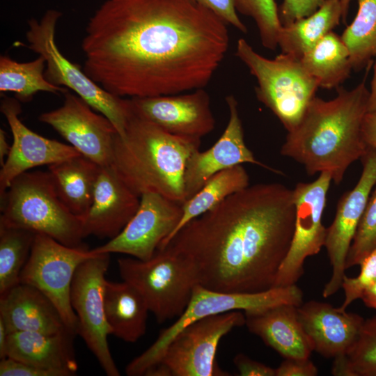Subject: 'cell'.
<instances>
[{
  "instance_id": "1",
  "label": "cell",
  "mask_w": 376,
  "mask_h": 376,
  "mask_svg": "<svg viewBox=\"0 0 376 376\" xmlns=\"http://www.w3.org/2000/svg\"><path fill=\"white\" fill-rule=\"evenodd\" d=\"M226 24L194 0H107L86 25L83 70L120 97L203 88L228 51Z\"/></svg>"
},
{
  "instance_id": "2",
  "label": "cell",
  "mask_w": 376,
  "mask_h": 376,
  "mask_svg": "<svg viewBox=\"0 0 376 376\" xmlns=\"http://www.w3.org/2000/svg\"><path fill=\"white\" fill-rule=\"evenodd\" d=\"M295 218L293 189L278 182L249 185L188 222L164 247L191 259L203 287L264 291L273 288L289 251Z\"/></svg>"
},
{
  "instance_id": "3",
  "label": "cell",
  "mask_w": 376,
  "mask_h": 376,
  "mask_svg": "<svg viewBox=\"0 0 376 376\" xmlns=\"http://www.w3.org/2000/svg\"><path fill=\"white\" fill-rule=\"evenodd\" d=\"M372 63L354 88L340 86L335 98L326 101L315 96L311 100L298 125L288 132L281 155L301 164L309 175L327 172L336 185L342 182L348 167L368 150L362 125L368 113L366 83Z\"/></svg>"
},
{
  "instance_id": "4",
  "label": "cell",
  "mask_w": 376,
  "mask_h": 376,
  "mask_svg": "<svg viewBox=\"0 0 376 376\" xmlns=\"http://www.w3.org/2000/svg\"><path fill=\"white\" fill-rule=\"evenodd\" d=\"M200 146V139L171 134L132 107L124 134L115 137L111 165L139 196L153 192L182 204L187 162Z\"/></svg>"
},
{
  "instance_id": "5",
  "label": "cell",
  "mask_w": 376,
  "mask_h": 376,
  "mask_svg": "<svg viewBox=\"0 0 376 376\" xmlns=\"http://www.w3.org/2000/svg\"><path fill=\"white\" fill-rule=\"evenodd\" d=\"M0 197V224L44 234L65 246H84L83 219L62 202L49 171L19 175Z\"/></svg>"
},
{
  "instance_id": "6",
  "label": "cell",
  "mask_w": 376,
  "mask_h": 376,
  "mask_svg": "<svg viewBox=\"0 0 376 376\" xmlns=\"http://www.w3.org/2000/svg\"><path fill=\"white\" fill-rule=\"evenodd\" d=\"M117 263L123 281L136 289L159 324L181 315L199 284L194 263L169 246L146 260L127 257Z\"/></svg>"
},
{
  "instance_id": "7",
  "label": "cell",
  "mask_w": 376,
  "mask_h": 376,
  "mask_svg": "<svg viewBox=\"0 0 376 376\" xmlns=\"http://www.w3.org/2000/svg\"><path fill=\"white\" fill-rule=\"evenodd\" d=\"M235 54L257 80V99L277 117L288 132L292 130L319 88L300 58L284 53L273 59L265 58L244 38L238 40Z\"/></svg>"
},
{
  "instance_id": "8",
  "label": "cell",
  "mask_w": 376,
  "mask_h": 376,
  "mask_svg": "<svg viewBox=\"0 0 376 376\" xmlns=\"http://www.w3.org/2000/svg\"><path fill=\"white\" fill-rule=\"evenodd\" d=\"M302 302L303 292L296 284L256 292H220L197 284L182 315L162 330L146 351L127 364L125 373L129 376L143 375L148 368L158 363L173 338L195 321L233 311L253 313L284 304L299 306Z\"/></svg>"
},
{
  "instance_id": "9",
  "label": "cell",
  "mask_w": 376,
  "mask_h": 376,
  "mask_svg": "<svg viewBox=\"0 0 376 376\" xmlns=\"http://www.w3.org/2000/svg\"><path fill=\"white\" fill-rule=\"evenodd\" d=\"M61 15L56 10L49 9L40 20L29 19L26 32L28 48L45 60V76L50 83L75 92L94 110L106 116L118 135L123 136L132 110L130 99L105 91L60 52L55 33Z\"/></svg>"
},
{
  "instance_id": "10",
  "label": "cell",
  "mask_w": 376,
  "mask_h": 376,
  "mask_svg": "<svg viewBox=\"0 0 376 376\" xmlns=\"http://www.w3.org/2000/svg\"><path fill=\"white\" fill-rule=\"evenodd\" d=\"M233 311L205 317L189 324L170 342L162 358L146 376H227L218 366L217 347L221 338L245 324V314Z\"/></svg>"
},
{
  "instance_id": "11",
  "label": "cell",
  "mask_w": 376,
  "mask_h": 376,
  "mask_svg": "<svg viewBox=\"0 0 376 376\" xmlns=\"http://www.w3.org/2000/svg\"><path fill=\"white\" fill-rule=\"evenodd\" d=\"M95 254L86 246L71 247L36 233L19 283L43 293L55 306L68 329L78 334V320L70 301V290L78 266Z\"/></svg>"
},
{
  "instance_id": "12",
  "label": "cell",
  "mask_w": 376,
  "mask_h": 376,
  "mask_svg": "<svg viewBox=\"0 0 376 376\" xmlns=\"http://www.w3.org/2000/svg\"><path fill=\"white\" fill-rule=\"evenodd\" d=\"M110 253H95L75 271L70 290L72 307L78 320V334L108 376L120 375L111 354L108 336L111 330L104 308L106 274Z\"/></svg>"
},
{
  "instance_id": "13",
  "label": "cell",
  "mask_w": 376,
  "mask_h": 376,
  "mask_svg": "<svg viewBox=\"0 0 376 376\" xmlns=\"http://www.w3.org/2000/svg\"><path fill=\"white\" fill-rule=\"evenodd\" d=\"M331 181L329 173L322 172L314 181L299 182L293 189L295 231L273 287L296 284L304 274L306 259L318 254L324 246L327 228L322 224V214Z\"/></svg>"
},
{
  "instance_id": "14",
  "label": "cell",
  "mask_w": 376,
  "mask_h": 376,
  "mask_svg": "<svg viewBox=\"0 0 376 376\" xmlns=\"http://www.w3.org/2000/svg\"><path fill=\"white\" fill-rule=\"evenodd\" d=\"M182 215V204L159 194L140 197L139 208L123 230L95 249V253H122L146 260L171 237Z\"/></svg>"
},
{
  "instance_id": "15",
  "label": "cell",
  "mask_w": 376,
  "mask_h": 376,
  "mask_svg": "<svg viewBox=\"0 0 376 376\" xmlns=\"http://www.w3.org/2000/svg\"><path fill=\"white\" fill-rule=\"evenodd\" d=\"M63 94V104L40 114L39 120L50 125L82 155L99 166L111 165L118 134L112 123L68 89Z\"/></svg>"
},
{
  "instance_id": "16",
  "label": "cell",
  "mask_w": 376,
  "mask_h": 376,
  "mask_svg": "<svg viewBox=\"0 0 376 376\" xmlns=\"http://www.w3.org/2000/svg\"><path fill=\"white\" fill-rule=\"evenodd\" d=\"M361 160L363 170L357 185L340 197L334 221L327 228L324 247L332 272L322 291L324 298L332 296L342 288L349 249L376 185V149L368 147Z\"/></svg>"
},
{
  "instance_id": "17",
  "label": "cell",
  "mask_w": 376,
  "mask_h": 376,
  "mask_svg": "<svg viewBox=\"0 0 376 376\" xmlns=\"http://www.w3.org/2000/svg\"><path fill=\"white\" fill-rule=\"evenodd\" d=\"M130 101L134 112L175 136L201 139L215 127L210 97L204 88Z\"/></svg>"
},
{
  "instance_id": "18",
  "label": "cell",
  "mask_w": 376,
  "mask_h": 376,
  "mask_svg": "<svg viewBox=\"0 0 376 376\" xmlns=\"http://www.w3.org/2000/svg\"><path fill=\"white\" fill-rule=\"evenodd\" d=\"M226 101L229 119L221 136L209 149L194 152L187 162L184 174L186 201L195 195L211 176L237 165L249 163L282 173L255 158L244 141L237 100L230 95Z\"/></svg>"
},
{
  "instance_id": "19",
  "label": "cell",
  "mask_w": 376,
  "mask_h": 376,
  "mask_svg": "<svg viewBox=\"0 0 376 376\" xmlns=\"http://www.w3.org/2000/svg\"><path fill=\"white\" fill-rule=\"evenodd\" d=\"M1 111L10 126L13 141L0 171V196L15 178L30 169L81 155L70 144L45 138L29 129L19 118L21 107L17 100L4 98Z\"/></svg>"
},
{
  "instance_id": "20",
  "label": "cell",
  "mask_w": 376,
  "mask_h": 376,
  "mask_svg": "<svg viewBox=\"0 0 376 376\" xmlns=\"http://www.w3.org/2000/svg\"><path fill=\"white\" fill-rule=\"evenodd\" d=\"M139 204L140 196L124 182L111 165L101 166L92 204L83 219L85 236L115 237L134 215Z\"/></svg>"
},
{
  "instance_id": "21",
  "label": "cell",
  "mask_w": 376,
  "mask_h": 376,
  "mask_svg": "<svg viewBox=\"0 0 376 376\" xmlns=\"http://www.w3.org/2000/svg\"><path fill=\"white\" fill-rule=\"evenodd\" d=\"M300 322L313 351L325 358L347 354L357 340L364 319L330 304L309 301L297 308Z\"/></svg>"
},
{
  "instance_id": "22",
  "label": "cell",
  "mask_w": 376,
  "mask_h": 376,
  "mask_svg": "<svg viewBox=\"0 0 376 376\" xmlns=\"http://www.w3.org/2000/svg\"><path fill=\"white\" fill-rule=\"evenodd\" d=\"M0 319L8 334L70 331L52 302L37 288L22 283L0 295Z\"/></svg>"
},
{
  "instance_id": "23",
  "label": "cell",
  "mask_w": 376,
  "mask_h": 376,
  "mask_svg": "<svg viewBox=\"0 0 376 376\" xmlns=\"http://www.w3.org/2000/svg\"><path fill=\"white\" fill-rule=\"evenodd\" d=\"M75 336L70 331L11 332L8 334L6 356L56 372L60 376L75 375L78 370L72 345Z\"/></svg>"
},
{
  "instance_id": "24",
  "label": "cell",
  "mask_w": 376,
  "mask_h": 376,
  "mask_svg": "<svg viewBox=\"0 0 376 376\" xmlns=\"http://www.w3.org/2000/svg\"><path fill=\"white\" fill-rule=\"evenodd\" d=\"M297 308L284 304L244 313L245 325L283 358H309L313 347L300 322Z\"/></svg>"
},
{
  "instance_id": "25",
  "label": "cell",
  "mask_w": 376,
  "mask_h": 376,
  "mask_svg": "<svg viewBox=\"0 0 376 376\" xmlns=\"http://www.w3.org/2000/svg\"><path fill=\"white\" fill-rule=\"evenodd\" d=\"M100 167L82 155L48 166L59 198L71 212L82 219L92 204Z\"/></svg>"
},
{
  "instance_id": "26",
  "label": "cell",
  "mask_w": 376,
  "mask_h": 376,
  "mask_svg": "<svg viewBox=\"0 0 376 376\" xmlns=\"http://www.w3.org/2000/svg\"><path fill=\"white\" fill-rule=\"evenodd\" d=\"M104 308L111 335L135 343L145 334L150 311L142 296L129 283L107 280Z\"/></svg>"
},
{
  "instance_id": "27",
  "label": "cell",
  "mask_w": 376,
  "mask_h": 376,
  "mask_svg": "<svg viewBox=\"0 0 376 376\" xmlns=\"http://www.w3.org/2000/svg\"><path fill=\"white\" fill-rule=\"evenodd\" d=\"M342 16L340 1L327 0L312 15L282 26L278 42L281 53L301 58L339 24Z\"/></svg>"
},
{
  "instance_id": "28",
  "label": "cell",
  "mask_w": 376,
  "mask_h": 376,
  "mask_svg": "<svg viewBox=\"0 0 376 376\" xmlns=\"http://www.w3.org/2000/svg\"><path fill=\"white\" fill-rule=\"evenodd\" d=\"M300 61L319 88H337L352 68L350 53L341 37L333 31L325 36Z\"/></svg>"
},
{
  "instance_id": "29",
  "label": "cell",
  "mask_w": 376,
  "mask_h": 376,
  "mask_svg": "<svg viewBox=\"0 0 376 376\" xmlns=\"http://www.w3.org/2000/svg\"><path fill=\"white\" fill-rule=\"evenodd\" d=\"M249 185V176L242 164L219 171L211 176L201 189L182 204V215L171 238L188 222L216 207L226 198Z\"/></svg>"
},
{
  "instance_id": "30",
  "label": "cell",
  "mask_w": 376,
  "mask_h": 376,
  "mask_svg": "<svg viewBox=\"0 0 376 376\" xmlns=\"http://www.w3.org/2000/svg\"><path fill=\"white\" fill-rule=\"evenodd\" d=\"M46 63L41 56L29 62H17L9 56L0 57V91L12 92L22 101L38 92L63 93L68 88L50 83L45 76Z\"/></svg>"
},
{
  "instance_id": "31",
  "label": "cell",
  "mask_w": 376,
  "mask_h": 376,
  "mask_svg": "<svg viewBox=\"0 0 376 376\" xmlns=\"http://www.w3.org/2000/svg\"><path fill=\"white\" fill-rule=\"evenodd\" d=\"M357 1V13L340 36L354 70L366 67L376 58V0Z\"/></svg>"
},
{
  "instance_id": "32",
  "label": "cell",
  "mask_w": 376,
  "mask_h": 376,
  "mask_svg": "<svg viewBox=\"0 0 376 376\" xmlns=\"http://www.w3.org/2000/svg\"><path fill=\"white\" fill-rule=\"evenodd\" d=\"M36 233L0 224V295L19 283Z\"/></svg>"
},
{
  "instance_id": "33",
  "label": "cell",
  "mask_w": 376,
  "mask_h": 376,
  "mask_svg": "<svg viewBox=\"0 0 376 376\" xmlns=\"http://www.w3.org/2000/svg\"><path fill=\"white\" fill-rule=\"evenodd\" d=\"M331 373L336 376H376V315L364 320L347 354L334 359Z\"/></svg>"
},
{
  "instance_id": "34",
  "label": "cell",
  "mask_w": 376,
  "mask_h": 376,
  "mask_svg": "<svg viewBox=\"0 0 376 376\" xmlns=\"http://www.w3.org/2000/svg\"><path fill=\"white\" fill-rule=\"evenodd\" d=\"M234 2L237 12L255 21L264 47L276 49L282 24L275 0H234Z\"/></svg>"
},
{
  "instance_id": "35",
  "label": "cell",
  "mask_w": 376,
  "mask_h": 376,
  "mask_svg": "<svg viewBox=\"0 0 376 376\" xmlns=\"http://www.w3.org/2000/svg\"><path fill=\"white\" fill-rule=\"evenodd\" d=\"M376 246V185L368 198L345 261V269L359 265Z\"/></svg>"
},
{
  "instance_id": "36",
  "label": "cell",
  "mask_w": 376,
  "mask_h": 376,
  "mask_svg": "<svg viewBox=\"0 0 376 376\" xmlns=\"http://www.w3.org/2000/svg\"><path fill=\"white\" fill-rule=\"evenodd\" d=\"M360 272L354 278L344 276L342 288L345 298L338 308L342 311L346 308L356 299H360L363 291L376 281V246L366 256L359 264Z\"/></svg>"
},
{
  "instance_id": "37",
  "label": "cell",
  "mask_w": 376,
  "mask_h": 376,
  "mask_svg": "<svg viewBox=\"0 0 376 376\" xmlns=\"http://www.w3.org/2000/svg\"><path fill=\"white\" fill-rule=\"evenodd\" d=\"M327 0H283L279 10L282 26L314 13Z\"/></svg>"
},
{
  "instance_id": "38",
  "label": "cell",
  "mask_w": 376,
  "mask_h": 376,
  "mask_svg": "<svg viewBox=\"0 0 376 376\" xmlns=\"http://www.w3.org/2000/svg\"><path fill=\"white\" fill-rule=\"evenodd\" d=\"M0 376H60L45 369L15 359L6 357L0 361Z\"/></svg>"
},
{
  "instance_id": "39",
  "label": "cell",
  "mask_w": 376,
  "mask_h": 376,
  "mask_svg": "<svg viewBox=\"0 0 376 376\" xmlns=\"http://www.w3.org/2000/svg\"><path fill=\"white\" fill-rule=\"evenodd\" d=\"M212 10L227 24L239 31L246 33L245 25L240 20L235 9L234 0H194Z\"/></svg>"
},
{
  "instance_id": "40",
  "label": "cell",
  "mask_w": 376,
  "mask_h": 376,
  "mask_svg": "<svg viewBox=\"0 0 376 376\" xmlns=\"http://www.w3.org/2000/svg\"><path fill=\"white\" fill-rule=\"evenodd\" d=\"M276 376H316L317 366L309 358H288L275 368Z\"/></svg>"
},
{
  "instance_id": "41",
  "label": "cell",
  "mask_w": 376,
  "mask_h": 376,
  "mask_svg": "<svg viewBox=\"0 0 376 376\" xmlns=\"http://www.w3.org/2000/svg\"><path fill=\"white\" fill-rule=\"evenodd\" d=\"M233 363L241 376H276L275 368L242 353L234 357Z\"/></svg>"
},
{
  "instance_id": "42",
  "label": "cell",
  "mask_w": 376,
  "mask_h": 376,
  "mask_svg": "<svg viewBox=\"0 0 376 376\" xmlns=\"http://www.w3.org/2000/svg\"><path fill=\"white\" fill-rule=\"evenodd\" d=\"M362 133L368 147L376 149V118L366 114L362 125Z\"/></svg>"
},
{
  "instance_id": "43",
  "label": "cell",
  "mask_w": 376,
  "mask_h": 376,
  "mask_svg": "<svg viewBox=\"0 0 376 376\" xmlns=\"http://www.w3.org/2000/svg\"><path fill=\"white\" fill-rule=\"evenodd\" d=\"M367 113L376 118V58L373 63V75L369 91Z\"/></svg>"
},
{
  "instance_id": "44",
  "label": "cell",
  "mask_w": 376,
  "mask_h": 376,
  "mask_svg": "<svg viewBox=\"0 0 376 376\" xmlns=\"http://www.w3.org/2000/svg\"><path fill=\"white\" fill-rule=\"evenodd\" d=\"M360 299L366 307L376 310V281L363 291Z\"/></svg>"
},
{
  "instance_id": "45",
  "label": "cell",
  "mask_w": 376,
  "mask_h": 376,
  "mask_svg": "<svg viewBox=\"0 0 376 376\" xmlns=\"http://www.w3.org/2000/svg\"><path fill=\"white\" fill-rule=\"evenodd\" d=\"M11 146H9L4 130H0V164L3 166L8 157Z\"/></svg>"
},
{
  "instance_id": "46",
  "label": "cell",
  "mask_w": 376,
  "mask_h": 376,
  "mask_svg": "<svg viewBox=\"0 0 376 376\" xmlns=\"http://www.w3.org/2000/svg\"><path fill=\"white\" fill-rule=\"evenodd\" d=\"M8 331L3 322L0 319V358L5 359Z\"/></svg>"
},
{
  "instance_id": "47",
  "label": "cell",
  "mask_w": 376,
  "mask_h": 376,
  "mask_svg": "<svg viewBox=\"0 0 376 376\" xmlns=\"http://www.w3.org/2000/svg\"><path fill=\"white\" fill-rule=\"evenodd\" d=\"M339 1H340V3H341L342 10H343L342 19H343V22H345L349 5H350V1L352 0H339Z\"/></svg>"
}]
</instances>
